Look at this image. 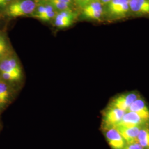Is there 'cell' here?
Returning <instances> with one entry per match:
<instances>
[{
	"label": "cell",
	"mask_w": 149,
	"mask_h": 149,
	"mask_svg": "<svg viewBox=\"0 0 149 149\" xmlns=\"http://www.w3.org/2000/svg\"><path fill=\"white\" fill-rule=\"evenodd\" d=\"M129 0H111L106 5L104 12L106 17L111 21H117L126 18L130 15Z\"/></svg>",
	"instance_id": "obj_1"
},
{
	"label": "cell",
	"mask_w": 149,
	"mask_h": 149,
	"mask_svg": "<svg viewBox=\"0 0 149 149\" xmlns=\"http://www.w3.org/2000/svg\"><path fill=\"white\" fill-rule=\"evenodd\" d=\"M34 0H18L12 2L6 10L7 16L12 18L32 15L36 9Z\"/></svg>",
	"instance_id": "obj_2"
},
{
	"label": "cell",
	"mask_w": 149,
	"mask_h": 149,
	"mask_svg": "<svg viewBox=\"0 0 149 149\" xmlns=\"http://www.w3.org/2000/svg\"><path fill=\"white\" fill-rule=\"evenodd\" d=\"M125 113L120 109L108 105L102 112L101 128L116 127Z\"/></svg>",
	"instance_id": "obj_3"
},
{
	"label": "cell",
	"mask_w": 149,
	"mask_h": 149,
	"mask_svg": "<svg viewBox=\"0 0 149 149\" xmlns=\"http://www.w3.org/2000/svg\"><path fill=\"white\" fill-rule=\"evenodd\" d=\"M140 97V94L135 91L121 93L113 97L108 105L127 112L131 104Z\"/></svg>",
	"instance_id": "obj_4"
},
{
	"label": "cell",
	"mask_w": 149,
	"mask_h": 149,
	"mask_svg": "<svg viewBox=\"0 0 149 149\" xmlns=\"http://www.w3.org/2000/svg\"><path fill=\"white\" fill-rule=\"evenodd\" d=\"M107 143L112 149H123L127 142L116 127L101 128Z\"/></svg>",
	"instance_id": "obj_5"
},
{
	"label": "cell",
	"mask_w": 149,
	"mask_h": 149,
	"mask_svg": "<svg viewBox=\"0 0 149 149\" xmlns=\"http://www.w3.org/2000/svg\"><path fill=\"white\" fill-rule=\"evenodd\" d=\"M1 72L23 74L21 66L15 55L12 54L0 60V73Z\"/></svg>",
	"instance_id": "obj_6"
},
{
	"label": "cell",
	"mask_w": 149,
	"mask_h": 149,
	"mask_svg": "<svg viewBox=\"0 0 149 149\" xmlns=\"http://www.w3.org/2000/svg\"><path fill=\"white\" fill-rule=\"evenodd\" d=\"M104 9L101 3L96 0L82 8L83 17L87 19L100 21L104 14Z\"/></svg>",
	"instance_id": "obj_7"
},
{
	"label": "cell",
	"mask_w": 149,
	"mask_h": 149,
	"mask_svg": "<svg viewBox=\"0 0 149 149\" xmlns=\"http://www.w3.org/2000/svg\"><path fill=\"white\" fill-rule=\"evenodd\" d=\"M146 125H149V120L148 119L144 118L136 113L126 112L122 120L116 127H142Z\"/></svg>",
	"instance_id": "obj_8"
},
{
	"label": "cell",
	"mask_w": 149,
	"mask_h": 149,
	"mask_svg": "<svg viewBox=\"0 0 149 149\" xmlns=\"http://www.w3.org/2000/svg\"><path fill=\"white\" fill-rule=\"evenodd\" d=\"M76 17V12L71 9L60 11L54 18V24L59 28H68L73 24Z\"/></svg>",
	"instance_id": "obj_9"
},
{
	"label": "cell",
	"mask_w": 149,
	"mask_h": 149,
	"mask_svg": "<svg viewBox=\"0 0 149 149\" xmlns=\"http://www.w3.org/2000/svg\"><path fill=\"white\" fill-rule=\"evenodd\" d=\"M130 15L135 16L149 15V0H129Z\"/></svg>",
	"instance_id": "obj_10"
},
{
	"label": "cell",
	"mask_w": 149,
	"mask_h": 149,
	"mask_svg": "<svg viewBox=\"0 0 149 149\" xmlns=\"http://www.w3.org/2000/svg\"><path fill=\"white\" fill-rule=\"evenodd\" d=\"M127 112L136 113L141 117L149 120V107L144 98L141 97V96L134 102Z\"/></svg>",
	"instance_id": "obj_11"
},
{
	"label": "cell",
	"mask_w": 149,
	"mask_h": 149,
	"mask_svg": "<svg viewBox=\"0 0 149 149\" xmlns=\"http://www.w3.org/2000/svg\"><path fill=\"white\" fill-rule=\"evenodd\" d=\"M143 127V126H142ZM118 131L121 134L123 137L126 141L127 143H130L136 141L137 136L138 135L139 131L141 127H116Z\"/></svg>",
	"instance_id": "obj_12"
},
{
	"label": "cell",
	"mask_w": 149,
	"mask_h": 149,
	"mask_svg": "<svg viewBox=\"0 0 149 149\" xmlns=\"http://www.w3.org/2000/svg\"><path fill=\"white\" fill-rule=\"evenodd\" d=\"M136 141L144 149H149V125L141 127Z\"/></svg>",
	"instance_id": "obj_13"
},
{
	"label": "cell",
	"mask_w": 149,
	"mask_h": 149,
	"mask_svg": "<svg viewBox=\"0 0 149 149\" xmlns=\"http://www.w3.org/2000/svg\"><path fill=\"white\" fill-rule=\"evenodd\" d=\"M12 53L11 48L5 36L0 33V60L8 56Z\"/></svg>",
	"instance_id": "obj_14"
},
{
	"label": "cell",
	"mask_w": 149,
	"mask_h": 149,
	"mask_svg": "<svg viewBox=\"0 0 149 149\" xmlns=\"http://www.w3.org/2000/svg\"><path fill=\"white\" fill-rule=\"evenodd\" d=\"M44 2L45 5V12L43 13V15L39 18V19L43 21H49L52 19L54 18V17L56 15L58 12L56 11L52 6L48 3V2L45 1Z\"/></svg>",
	"instance_id": "obj_15"
},
{
	"label": "cell",
	"mask_w": 149,
	"mask_h": 149,
	"mask_svg": "<svg viewBox=\"0 0 149 149\" xmlns=\"http://www.w3.org/2000/svg\"><path fill=\"white\" fill-rule=\"evenodd\" d=\"M43 1L48 2V3H49L50 5L52 6L58 12L71 9L70 5L63 3L59 0H43Z\"/></svg>",
	"instance_id": "obj_16"
},
{
	"label": "cell",
	"mask_w": 149,
	"mask_h": 149,
	"mask_svg": "<svg viewBox=\"0 0 149 149\" xmlns=\"http://www.w3.org/2000/svg\"><path fill=\"white\" fill-rule=\"evenodd\" d=\"M0 94L8 99L10 98V87L7 83L3 81H0Z\"/></svg>",
	"instance_id": "obj_17"
},
{
	"label": "cell",
	"mask_w": 149,
	"mask_h": 149,
	"mask_svg": "<svg viewBox=\"0 0 149 149\" xmlns=\"http://www.w3.org/2000/svg\"><path fill=\"white\" fill-rule=\"evenodd\" d=\"M123 149H144L136 141L127 143L125 147Z\"/></svg>",
	"instance_id": "obj_18"
},
{
	"label": "cell",
	"mask_w": 149,
	"mask_h": 149,
	"mask_svg": "<svg viewBox=\"0 0 149 149\" xmlns=\"http://www.w3.org/2000/svg\"><path fill=\"white\" fill-rule=\"evenodd\" d=\"M75 3L82 9L91 2L96 0H74Z\"/></svg>",
	"instance_id": "obj_19"
},
{
	"label": "cell",
	"mask_w": 149,
	"mask_h": 149,
	"mask_svg": "<svg viewBox=\"0 0 149 149\" xmlns=\"http://www.w3.org/2000/svg\"><path fill=\"white\" fill-rule=\"evenodd\" d=\"M8 101V99L3 96H0V107L3 106Z\"/></svg>",
	"instance_id": "obj_20"
},
{
	"label": "cell",
	"mask_w": 149,
	"mask_h": 149,
	"mask_svg": "<svg viewBox=\"0 0 149 149\" xmlns=\"http://www.w3.org/2000/svg\"><path fill=\"white\" fill-rule=\"evenodd\" d=\"M12 0H0V7H5Z\"/></svg>",
	"instance_id": "obj_21"
},
{
	"label": "cell",
	"mask_w": 149,
	"mask_h": 149,
	"mask_svg": "<svg viewBox=\"0 0 149 149\" xmlns=\"http://www.w3.org/2000/svg\"><path fill=\"white\" fill-rule=\"evenodd\" d=\"M111 0H100V2L102 3V5H106L107 3H108Z\"/></svg>",
	"instance_id": "obj_22"
}]
</instances>
